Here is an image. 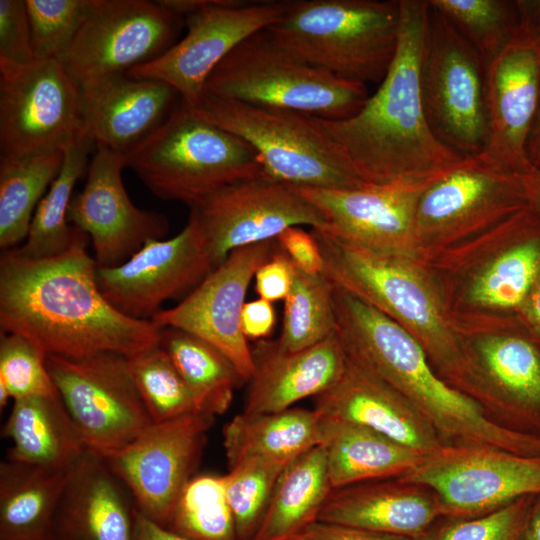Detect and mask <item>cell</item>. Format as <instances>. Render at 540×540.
I'll use <instances>...</instances> for the list:
<instances>
[{"label": "cell", "instance_id": "cell-28", "mask_svg": "<svg viewBox=\"0 0 540 540\" xmlns=\"http://www.w3.org/2000/svg\"><path fill=\"white\" fill-rule=\"evenodd\" d=\"M322 418L327 468L332 488L399 478L425 454L365 426Z\"/></svg>", "mask_w": 540, "mask_h": 540}, {"label": "cell", "instance_id": "cell-9", "mask_svg": "<svg viewBox=\"0 0 540 540\" xmlns=\"http://www.w3.org/2000/svg\"><path fill=\"white\" fill-rule=\"evenodd\" d=\"M486 62L477 49L428 2L420 61V90L436 138L462 156L488 143Z\"/></svg>", "mask_w": 540, "mask_h": 540}, {"label": "cell", "instance_id": "cell-44", "mask_svg": "<svg viewBox=\"0 0 540 540\" xmlns=\"http://www.w3.org/2000/svg\"><path fill=\"white\" fill-rule=\"evenodd\" d=\"M0 384L13 401L58 394L46 366V355L17 333L0 334Z\"/></svg>", "mask_w": 540, "mask_h": 540}, {"label": "cell", "instance_id": "cell-56", "mask_svg": "<svg viewBox=\"0 0 540 540\" xmlns=\"http://www.w3.org/2000/svg\"><path fill=\"white\" fill-rule=\"evenodd\" d=\"M526 12L534 23L536 29L540 33V0L538 1H523Z\"/></svg>", "mask_w": 540, "mask_h": 540}, {"label": "cell", "instance_id": "cell-55", "mask_svg": "<svg viewBox=\"0 0 540 540\" xmlns=\"http://www.w3.org/2000/svg\"><path fill=\"white\" fill-rule=\"evenodd\" d=\"M527 177L532 194V203L540 210V173L531 170Z\"/></svg>", "mask_w": 540, "mask_h": 540}, {"label": "cell", "instance_id": "cell-36", "mask_svg": "<svg viewBox=\"0 0 540 540\" xmlns=\"http://www.w3.org/2000/svg\"><path fill=\"white\" fill-rule=\"evenodd\" d=\"M498 392L497 407L518 418L540 420V352L521 336H496L478 348Z\"/></svg>", "mask_w": 540, "mask_h": 540}, {"label": "cell", "instance_id": "cell-15", "mask_svg": "<svg viewBox=\"0 0 540 540\" xmlns=\"http://www.w3.org/2000/svg\"><path fill=\"white\" fill-rule=\"evenodd\" d=\"M214 420L211 414L196 412L153 422L104 458L142 515L168 527L182 491L193 478Z\"/></svg>", "mask_w": 540, "mask_h": 540}, {"label": "cell", "instance_id": "cell-50", "mask_svg": "<svg viewBox=\"0 0 540 540\" xmlns=\"http://www.w3.org/2000/svg\"><path fill=\"white\" fill-rule=\"evenodd\" d=\"M275 310L271 302L257 299L246 302L242 308L240 327L247 340H264L274 329Z\"/></svg>", "mask_w": 540, "mask_h": 540}, {"label": "cell", "instance_id": "cell-17", "mask_svg": "<svg viewBox=\"0 0 540 540\" xmlns=\"http://www.w3.org/2000/svg\"><path fill=\"white\" fill-rule=\"evenodd\" d=\"M279 245L276 238L233 250L190 294L151 319L159 327L191 333L220 350L244 382L252 376V349L243 335L240 318L250 282L257 269Z\"/></svg>", "mask_w": 540, "mask_h": 540}, {"label": "cell", "instance_id": "cell-33", "mask_svg": "<svg viewBox=\"0 0 540 540\" xmlns=\"http://www.w3.org/2000/svg\"><path fill=\"white\" fill-rule=\"evenodd\" d=\"M64 151L0 157V248L19 246L35 210L62 167Z\"/></svg>", "mask_w": 540, "mask_h": 540}, {"label": "cell", "instance_id": "cell-29", "mask_svg": "<svg viewBox=\"0 0 540 540\" xmlns=\"http://www.w3.org/2000/svg\"><path fill=\"white\" fill-rule=\"evenodd\" d=\"M322 418L314 409L290 407L270 413H245L223 428L228 468L249 460L289 464L322 444Z\"/></svg>", "mask_w": 540, "mask_h": 540}, {"label": "cell", "instance_id": "cell-53", "mask_svg": "<svg viewBox=\"0 0 540 540\" xmlns=\"http://www.w3.org/2000/svg\"><path fill=\"white\" fill-rule=\"evenodd\" d=\"M525 156L530 168L540 173V104L525 142Z\"/></svg>", "mask_w": 540, "mask_h": 540}, {"label": "cell", "instance_id": "cell-6", "mask_svg": "<svg viewBox=\"0 0 540 540\" xmlns=\"http://www.w3.org/2000/svg\"><path fill=\"white\" fill-rule=\"evenodd\" d=\"M204 93L329 121L354 116L369 97L367 86L306 63L267 29L242 41L217 65Z\"/></svg>", "mask_w": 540, "mask_h": 540}, {"label": "cell", "instance_id": "cell-31", "mask_svg": "<svg viewBox=\"0 0 540 540\" xmlns=\"http://www.w3.org/2000/svg\"><path fill=\"white\" fill-rule=\"evenodd\" d=\"M71 467L49 468L7 458L1 462L0 540H51Z\"/></svg>", "mask_w": 540, "mask_h": 540}, {"label": "cell", "instance_id": "cell-42", "mask_svg": "<svg viewBox=\"0 0 540 540\" xmlns=\"http://www.w3.org/2000/svg\"><path fill=\"white\" fill-rule=\"evenodd\" d=\"M287 465L249 460L228 468L224 475L226 497L234 517L237 540H253Z\"/></svg>", "mask_w": 540, "mask_h": 540}, {"label": "cell", "instance_id": "cell-52", "mask_svg": "<svg viewBox=\"0 0 540 540\" xmlns=\"http://www.w3.org/2000/svg\"><path fill=\"white\" fill-rule=\"evenodd\" d=\"M519 309L532 334L540 340V274Z\"/></svg>", "mask_w": 540, "mask_h": 540}, {"label": "cell", "instance_id": "cell-16", "mask_svg": "<svg viewBox=\"0 0 540 540\" xmlns=\"http://www.w3.org/2000/svg\"><path fill=\"white\" fill-rule=\"evenodd\" d=\"M183 20L161 1L95 0L64 64L79 84L127 73L167 51Z\"/></svg>", "mask_w": 540, "mask_h": 540}, {"label": "cell", "instance_id": "cell-40", "mask_svg": "<svg viewBox=\"0 0 540 540\" xmlns=\"http://www.w3.org/2000/svg\"><path fill=\"white\" fill-rule=\"evenodd\" d=\"M167 528L190 540H237L224 475L193 477L182 491Z\"/></svg>", "mask_w": 540, "mask_h": 540}, {"label": "cell", "instance_id": "cell-12", "mask_svg": "<svg viewBox=\"0 0 540 540\" xmlns=\"http://www.w3.org/2000/svg\"><path fill=\"white\" fill-rule=\"evenodd\" d=\"M399 478L431 489L442 518H473L524 496L540 497V455L444 444Z\"/></svg>", "mask_w": 540, "mask_h": 540}, {"label": "cell", "instance_id": "cell-7", "mask_svg": "<svg viewBox=\"0 0 540 540\" xmlns=\"http://www.w3.org/2000/svg\"><path fill=\"white\" fill-rule=\"evenodd\" d=\"M124 161L155 196L188 206L224 186L264 174L247 142L198 117L182 102Z\"/></svg>", "mask_w": 540, "mask_h": 540}, {"label": "cell", "instance_id": "cell-46", "mask_svg": "<svg viewBox=\"0 0 540 540\" xmlns=\"http://www.w3.org/2000/svg\"><path fill=\"white\" fill-rule=\"evenodd\" d=\"M35 62L25 0H0V66Z\"/></svg>", "mask_w": 540, "mask_h": 540}, {"label": "cell", "instance_id": "cell-1", "mask_svg": "<svg viewBox=\"0 0 540 540\" xmlns=\"http://www.w3.org/2000/svg\"><path fill=\"white\" fill-rule=\"evenodd\" d=\"M89 236L77 228L63 253L32 259L0 256V329L20 334L47 355L113 352L127 358L159 346L161 327L130 318L99 290Z\"/></svg>", "mask_w": 540, "mask_h": 540}, {"label": "cell", "instance_id": "cell-43", "mask_svg": "<svg viewBox=\"0 0 540 540\" xmlns=\"http://www.w3.org/2000/svg\"><path fill=\"white\" fill-rule=\"evenodd\" d=\"M95 0H25L35 61L64 62Z\"/></svg>", "mask_w": 540, "mask_h": 540}, {"label": "cell", "instance_id": "cell-30", "mask_svg": "<svg viewBox=\"0 0 540 540\" xmlns=\"http://www.w3.org/2000/svg\"><path fill=\"white\" fill-rule=\"evenodd\" d=\"M2 436L12 442L7 459L49 468H69L87 450L58 394L14 400Z\"/></svg>", "mask_w": 540, "mask_h": 540}, {"label": "cell", "instance_id": "cell-26", "mask_svg": "<svg viewBox=\"0 0 540 540\" xmlns=\"http://www.w3.org/2000/svg\"><path fill=\"white\" fill-rule=\"evenodd\" d=\"M252 357L254 369L248 381L245 413L277 412L314 398L339 380L347 363L336 333L297 351L282 349L276 340H260Z\"/></svg>", "mask_w": 540, "mask_h": 540}, {"label": "cell", "instance_id": "cell-38", "mask_svg": "<svg viewBox=\"0 0 540 540\" xmlns=\"http://www.w3.org/2000/svg\"><path fill=\"white\" fill-rule=\"evenodd\" d=\"M540 274V210L522 240L492 262L474 282L473 301L489 307L519 308Z\"/></svg>", "mask_w": 540, "mask_h": 540}, {"label": "cell", "instance_id": "cell-49", "mask_svg": "<svg viewBox=\"0 0 540 540\" xmlns=\"http://www.w3.org/2000/svg\"><path fill=\"white\" fill-rule=\"evenodd\" d=\"M290 540H417L365 528L315 520Z\"/></svg>", "mask_w": 540, "mask_h": 540}, {"label": "cell", "instance_id": "cell-10", "mask_svg": "<svg viewBox=\"0 0 540 540\" xmlns=\"http://www.w3.org/2000/svg\"><path fill=\"white\" fill-rule=\"evenodd\" d=\"M58 396L88 450L105 458L133 441L153 420L129 369L113 352L47 355Z\"/></svg>", "mask_w": 540, "mask_h": 540}, {"label": "cell", "instance_id": "cell-57", "mask_svg": "<svg viewBox=\"0 0 540 540\" xmlns=\"http://www.w3.org/2000/svg\"><path fill=\"white\" fill-rule=\"evenodd\" d=\"M538 445H539V450H540V434H538Z\"/></svg>", "mask_w": 540, "mask_h": 540}, {"label": "cell", "instance_id": "cell-20", "mask_svg": "<svg viewBox=\"0 0 540 540\" xmlns=\"http://www.w3.org/2000/svg\"><path fill=\"white\" fill-rule=\"evenodd\" d=\"M124 156L96 147L83 189L73 195L68 221L85 232L99 267H115L132 257L153 239H164L167 218L138 208L122 180Z\"/></svg>", "mask_w": 540, "mask_h": 540}, {"label": "cell", "instance_id": "cell-51", "mask_svg": "<svg viewBox=\"0 0 540 540\" xmlns=\"http://www.w3.org/2000/svg\"><path fill=\"white\" fill-rule=\"evenodd\" d=\"M133 540H190L135 512Z\"/></svg>", "mask_w": 540, "mask_h": 540}, {"label": "cell", "instance_id": "cell-8", "mask_svg": "<svg viewBox=\"0 0 540 540\" xmlns=\"http://www.w3.org/2000/svg\"><path fill=\"white\" fill-rule=\"evenodd\" d=\"M323 258L322 274L406 328L456 379L468 375L461 350L444 327L436 300L399 256L374 251L325 230L311 229ZM427 354V353H426Z\"/></svg>", "mask_w": 540, "mask_h": 540}, {"label": "cell", "instance_id": "cell-21", "mask_svg": "<svg viewBox=\"0 0 540 540\" xmlns=\"http://www.w3.org/2000/svg\"><path fill=\"white\" fill-rule=\"evenodd\" d=\"M528 173L507 169L483 153L465 156L421 192L415 229L447 230L512 216L533 205Z\"/></svg>", "mask_w": 540, "mask_h": 540}, {"label": "cell", "instance_id": "cell-25", "mask_svg": "<svg viewBox=\"0 0 540 540\" xmlns=\"http://www.w3.org/2000/svg\"><path fill=\"white\" fill-rule=\"evenodd\" d=\"M136 509L104 458L87 449L70 469L51 540H133Z\"/></svg>", "mask_w": 540, "mask_h": 540}, {"label": "cell", "instance_id": "cell-24", "mask_svg": "<svg viewBox=\"0 0 540 540\" xmlns=\"http://www.w3.org/2000/svg\"><path fill=\"white\" fill-rule=\"evenodd\" d=\"M321 417L359 424L427 455L445 443L399 392L347 356L345 370L314 397Z\"/></svg>", "mask_w": 540, "mask_h": 540}, {"label": "cell", "instance_id": "cell-13", "mask_svg": "<svg viewBox=\"0 0 540 540\" xmlns=\"http://www.w3.org/2000/svg\"><path fill=\"white\" fill-rule=\"evenodd\" d=\"M84 135L81 86L64 62L0 66L1 155L64 151Z\"/></svg>", "mask_w": 540, "mask_h": 540}, {"label": "cell", "instance_id": "cell-37", "mask_svg": "<svg viewBox=\"0 0 540 540\" xmlns=\"http://www.w3.org/2000/svg\"><path fill=\"white\" fill-rule=\"evenodd\" d=\"M333 284L321 274L296 269L290 293L284 300L278 345L287 351L313 346L336 333Z\"/></svg>", "mask_w": 540, "mask_h": 540}, {"label": "cell", "instance_id": "cell-2", "mask_svg": "<svg viewBox=\"0 0 540 540\" xmlns=\"http://www.w3.org/2000/svg\"><path fill=\"white\" fill-rule=\"evenodd\" d=\"M427 13L428 1L400 0L396 55L376 92L350 118H318L368 184L427 182L464 157L436 138L424 111L420 61Z\"/></svg>", "mask_w": 540, "mask_h": 540}, {"label": "cell", "instance_id": "cell-35", "mask_svg": "<svg viewBox=\"0 0 540 540\" xmlns=\"http://www.w3.org/2000/svg\"><path fill=\"white\" fill-rule=\"evenodd\" d=\"M191 390L202 413L217 416L230 407L244 382L234 364L216 347L186 331L161 328L160 344Z\"/></svg>", "mask_w": 540, "mask_h": 540}, {"label": "cell", "instance_id": "cell-27", "mask_svg": "<svg viewBox=\"0 0 540 540\" xmlns=\"http://www.w3.org/2000/svg\"><path fill=\"white\" fill-rule=\"evenodd\" d=\"M440 518L431 489L392 478L332 489L317 520L423 540Z\"/></svg>", "mask_w": 540, "mask_h": 540}, {"label": "cell", "instance_id": "cell-41", "mask_svg": "<svg viewBox=\"0 0 540 540\" xmlns=\"http://www.w3.org/2000/svg\"><path fill=\"white\" fill-rule=\"evenodd\" d=\"M128 363L153 422L200 412L191 390L160 345L128 358Z\"/></svg>", "mask_w": 540, "mask_h": 540}, {"label": "cell", "instance_id": "cell-14", "mask_svg": "<svg viewBox=\"0 0 540 540\" xmlns=\"http://www.w3.org/2000/svg\"><path fill=\"white\" fill-rule=\"evenodd\" d=\"M215 268L235 249L275 239L292 226L324 229L321 211L295 187L265 174L224 186L189 206Z\"/></svg>", "mask_w": 540, "mask_h": 540}, {"label": "cell", "instance_id": "cell-32", "mask_svg": "<svg viewBox=\"0 0 540 540\" xmlns=\"http://www.w3.org/2000/svg\"><path fill=\"white\" fill-rule=\"evenodd\" d=\"M332 489L326 450L320 444L285 467L253 540H290L317 520Z\"/></svg>", "mask_w": 540, "mask_h": 540}, {"label": "cell", "instance_id": "cell-48", "mask_svg": "<svg viewBox=\"0 0 540 540\" xmlns=\"http://www.w3.org/2000/svg\"><path fill=\"white\" fill-rule=\"evenodd\" d=\"M276 240L296 269L312 275L322 273L321 250L311 231H306L302 226H292L282 231Z\"/></svg>", "mask_w": 540, "mask_h": 540}, {"label": "cell", "instance_id": "cell-23", "mask_svg": "<svg viewBox=\"0 0 540 540\" xmlns=\"http://www.w3.org/2000/svg\"><path fill=\"white\" fill-rule=\"evenodd\" d=\"M87 134L96 147L126 156L150 138L181 101L168 84L127 73L80 84Z\"/></svg>", "mask_w": 540, "mask_h": 540}, {"label": "cell", "instance_id": "cell-4", "mask_svg": "<svg viewBox=\"0 0 540 540\" xmlns=\"http://www.w3.org/2000/svg\"><path fill=\"white\" fill-rule=\"evenodd\" d=\"M400 22V0H299L267 31L306 63L367 86L386 76Z\"/></svg>", "mask_w": 540, "mask_h": 540}, {"label": "cell", "instance_id": "cell-39", "mask_svg": "<svg viewBox=\"0 0 540 540\" xmlns=\"http://www.w3.org/2000/svg\"><path fill=\"white\" fill-rule=\"evenodd\" d=\"M428 2L477 49L486 64L510 41L523 20L521 0Z\"/></svg>", "mask_w": 540, "mask_h": 540}, {"label": "cell", "instance_id": "cell-18", "mask_svg": "<svg viewBox=\"0 0 540 540\" xmlns=\"http://www.w3.org/2000/svg\"><path fill=\"white\" fill-rule=\"evenodd\" d=\"M215 269L201 236L187 222L174 237L147 241L118 266H97L96 279L102 295L119 312L151 320L165 301H181Z\"/></svg>", "mask_w": 540, "mask_h": 540}, {"label": "cell", "instance_id": "cell-54", "mask_svg": "<svg viewBox=\"0 0 540 540\" xmlns=\"http://www.w3.org/2000/svg\"><path fill=\"white\" fill-rule=\"evenodd\" d=\"M521 540H540V497L533 505Z\"/></svg>", "mask_w": 540, "mask_h": 540}, {"label": "cell", "instance_id": "cell-19", "mask_svg": "<svg viewBox=\"0 0 540 540\" xmlns=\"http://www.w3.org/2000/svg\"><path fill=\"white\" fill-rule=\"evenodd\" d=\"M510 41L486 64L487 157L528 173L525 142L540 104V33L526 12Z\"/></svg>", "mask_w": 540, "mask_h": 540}, {"label": "cell", "instance_id": "cell-45", "mask_svg": "<svg viewBox=\"0 0 540 540\" xmlns=\"http://www.w3.org/2000/svg\"><path fill=\"white\" fill-rule=\"evenodd\" d=\"M537 496L473 518H440L423 540H521Z\"/></svg>", "mask_w": 540, "mask_h": 540}, {"label": "cell", "instance_id": "cell-11", "mask_svg": "<svg viewBox=\"0 0 540 540\" xmlns=\"http://www.w3.org/2000/svg\"><path fill=\"white\" fill-rule=\"evenodd\" d=\"M287 2L170 0L184 17L187 33L158 58L130 69L131 77L170 85L190 108L198 105L206 80L242 41L267 29L283 15Z\"/></svg>", "mask_w": 540, "mask_h": 540}, {"label": "cell", "instance_id": "cell-3", "mask_svg": "<svg viewBox=\"0 0 540 540\" xmlns=\"http://www.w3.org/2000/svg\"><path fill=\"white\" fill-rule=\"evenodd\" d=\"M333 286L336 334L346 355L406 398L445 444L489 445L540 455L538 435L495 421L479 402L433 371L422 345L406 328L367 301Z\"/></svg>", "mask_w": 540, "mask_h": 540}, {"label": "cell", "instance_id": "cell-5", "mask_svg": "<svg viewBox=\"0 0 540 540\" xmlns=\"http://www.w3.org/2000/svg\"><path fill=\"white\" fill-rule=\"evenodd\" d=\"M190 109L247 142L255 150L264 174L274 180L294 187L333 190L370 185L360 178L317 117L208 93Z\"/></svg>", "mask_w": 540, "mask_h": 540}, {"label": "cell", "instance_id": "cell-22", "mask_svg": "<svg viewBox=\"0 0 540 540\" xmlns=\"http://www.w3.org/2000/svg\"><path fill=\"white\" fill-rule=\"evenodd\" d=\"M431 181L370 184L350 190L295 188L324 215L326 227L321 230L399 256L415 230L419 196Z\"/></svg>", "mask_w": 540, "mask_h": 540}, {"label": "cell", "instance_id": "cell-47", "mask_svg": "<svg viewBox=\"0 0 540 540\" xmlns=\"http://www.w3.org/2000/svg\"><path fill=\"white\" fill-rule=\"evenodd\" d=\"M296 267L279 249L255 273V290L259 298L269 302L285 300L291 291Z\"/></svg>", "mask_w": 540, "mask_h": 540}, {"label": "cell", "instance_id": "cell-34", "mask_svg": "<svg viewBox=\"0 0 540 540\" xmlns=\"http://www.w3.org/2000/svg\"><path fill=\"white\" fill-rule=\"evenodd\" d=\"M93 148V140L84 135L64 150L60 172L39 202L25 242L13 248L16 253L40 259L59 255L70 247L77 228L69 224L68 209L77 181L87 174Z\"/></svg>", "mask_w": 540, "mask_h": 540}]
</instances>
